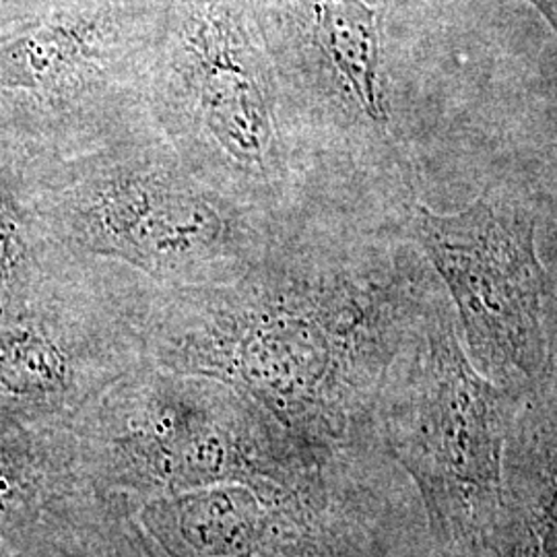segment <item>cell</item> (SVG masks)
I'll return each mask as SVG.
<instances>
[{
    "mask_svg": "<svg viewBox=\"0 0 557 557\" xmlns=\"http://www.w3.org/2000/svg\"><path fill=\"white\" fill-rule=\"evenodd\" d=\"M81 462L106 498L137 508L220 483L292 478L331 448L292 436L215 380L139 374L85 409Z\"/></svg>",
    "mask_w": 557,
    "mask_h": 557,
    "instance_id": "obj_3",
    "label": "cell"
},
{
    "mask_svg": "<svg viewBox=\"0 0 557 557\" xmlns=\"http://www.w3.org/2000/svg\"><path fill=\"white\" fill-rule=\"evenodd\" d=\"M52 0H0V27L15 29L23 23L44 13L41 7H50Z\"/></svg>",
    "mask_w": 557,
    "mask_h": 557,
    "instance_id": "obj_10",
    "label": "cell"
},
{
    "mask_svg": "<svg viewBox=\"0 0 557 557\" xmlns=\"http://www.w3.org/2000/svg\"><path fill=\"white\" fill-rule=\"evenodd\" d=\"M413 236L438 271L479 372L508 388H537L552 278L539 259L535 221L487 190L458 213L419 207Z\"/></svg>",
    "mask_w": 557,
    "mask_h": 557,
    "instance_id": "obj_4",
    "label": "cell"
},
{
    "mask_svg": "<svg viewBox=\"0 0 557 557\" xmlns=\"http://www.w3.org/2000/svg\"><path fill=\"white\" fill-rule=\"evenodd\" d=\"M91 248L145 269H182L215 255L227 221L207 195L158 174H126L89 200Z\"/></svg>",
    "mask_w": 557,
    "mask_h": 557,
    "instance_id": "obj_5",
    "label": "cell"
},
{
    "mask_svg": "<svg viewBox=\"0 0 557 557\" xmlns=\"http://www.w3.org/2000/svg\"><path fill=\"white\" fill-rule=\"evenodd\" d=\"M527 2H531L537 9L557 34V0H527Z\"/></svg>",
    "mask_w": 557,
    "mask_h": 557,
    "instance_id": "obj_11",
    "label": "cell"
},
{
    "mask_svg": "<svg viewBox=\"0 0 557 557\" xmlns=\"http://www.w3.org/2000/svg\"><path fill=\"white\" fill-rule=\"evenodd\" d=\"M23 234L13 209L0 199V278H9L23 260Z\"/></svg>",
    "mask_w": 557,
    "mask_h": 557,
    "instance_id": "obj_8",
    "label": "cell"
},
{
    "mask_svg": "<svg viewBox=\"0 0 557 557\" xmlns=\"http://www.w3.org/2000/svg\"><path fill=\"white\" fill-rule=\"evenodd\" d=\"M485 557H557V400L527 393L504 455Z\"/></svg>",
    "mask_w": 557,
    "mask_h": 557,
    "instance_id": "obj_6",
    "label": "cell"
},
{
    "mask_svg": "<svg viewBox=\"0 0 557 557\" xmlns=\"http://www.w3.org/2000/svg\"><path fill=\"white\" fill-rule=\"evenodd\" d=\"M75 384V363L57 338L36 329L0 331V388L23 398H52Z\"/></svg>",
    "mask_w": 557,
    "mask_h": 557,
    "instance_id": "obj_7",
    "label": "cell"
},
{
    "mask_svg": "<svg viewBox=\"0 0 557 557\" xmlns=\"http://www.w3.org/2000/svg\"><path fill=\"white\" fill-rule=\"evenodd\" d=\"M529 391L483 376L455 314L432 301L380 400L379 440L411 481L444 557L485 549L508 436Z\"/></svg>",
    "mask_w": 557,
    "mask_h": 557,
    "instance_id": "obj_2",
    "label": "cell"
},
{
    "mask_svg": "<svg viewBox=\"0 0 557 557\" xmlns=\"http://www.w3.org/2000/svg\"><path fill=\"white\" fill-rule=\"evenodd\" d=\"M434 299L395 283L317 277L170 319L168 372L215 380L319 448H372L384 388Z\"/></svg>",
    "mask_w": 557,
    "mask_h": 557,
    "instance_id": "obj_1",
    "label": "cell"
},
{
    "mask_svg": "<svg viewBox=\"0 0 557 557\" xmlns=\"http://www.w3.org/2000/svg\"><path fill=\"white\" fill-rule=\"evenodd\" d=\"M545 338H547V361L545 374L537 388L545 391L557 400V285L549 281V292L545 299Z\"/></svg>",
    "mask_w": 557,
    "mask_h": 557,
    "instance_id": "obj_9",
    "label": "cell"
},
{
    "mask_svg": "<svg viewBox=\"0 0 557 557\" xmlns=\"http://www.w3.org/2000/svg\"><path fill=\"white\" fill-rule=\"evenodd\" d=\"M458 557H485V556H483V552H479V554H469V556H458Z\"/></svg>",
    "mask_w": 557,
    "mask_h": 557,
    "instance_id": "obj_12",
    "label": "cell"
}]
</instances>
